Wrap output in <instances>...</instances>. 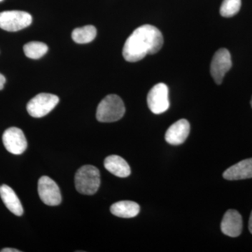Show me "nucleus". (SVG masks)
Instances as JSON below:
<instances>
[{
  "instance_id": "nucleus-23",
  "label": "nucleus",
  "mask_w": 252,
  "mask_h": 252,
  "mask_svg": "<svg viewBox=\"0 0 252 252\" xmlns=\"http://www.w3.org/2000/svg\"><path fill=\"white\" fill-rule=\"evenodd\" d=\"M3 1V0H0V1Z\"/></svg>"
},
{
  "instance_id": "nucleus-12",
  "label": "nucleus",
  "mask_w": 252,
  "mask_h": 252,
  "mask_svg": "<svg viewBox=\"0 0 252 252\" xmlns=\"http://www.w3.org/2000/svg\"><path fill=\"white\" fill-rule=\"evenodd\" d=\"M227 180H240L252 178V158L245 159L230 167L223 174Z\"/></svg>"
},
{
  "instance_id": "nucleus-6",
  "label": "nucleus",
  "mask_w": 252,
  "mask_h": 252,
  "mask_svg": "<svg viewBox=\"0 0 252 252\" xmlns=\"http://www.w3.org/2000/svg\"><path fill=\"white\" fill-rule=\"evenodd\" d=\"M169 91L166 84L160 83L154 86L147 95V104L151 112L155 114L166 112L170 107Z\"/></svg>"
},
{
  "instance_id": "nucleus-21",
  "label": "nucleus",
  "mask_w": 252,
  "mask_h": 252,
  "mask_svg": "<svg viewBox=\"0 0 252 252\" xmlns=\"http://www.w3.org/2000/svg\"><path fill=\"white\" fill-rule=\"evenodd\" d=\"M249 229H250V233L252 234V212L251 215H250V221H249Z\"/></svg>"
},
{
  "instance_id": "nucleus-11",
  "label": "nucleus",
  "mask_w": 252,
  "mask_h": 252,
  "mask_svg": "<svg viewBox=\"0 0 252 252\" xmlns=\"http://www.w3.org/2000/svg\"><path fill=\"white\" fill-rule=\"evenodd\" d=\"M190 132V124L186 119H180L172 124L165 133L167 143L172 145H180L187 140Z\"/></svg>"
},
{
  "instance_id": "nucleus-14",
  "label": "nucleus",
  "mask_w": 252,
  "mask_h": 252,
  "mask_svg": "<svg viewBox=\"0 0 252 252\" xmlns=\"http://www.w3.org/2000/svg\"><path fill=\"white\" fill-rule=\"evenodd\" d=\"M0 196L10 212L16 216H21L23 215L22 204L11 187L6 185H1L0 187Z\"/></svg>"
},
{
  "instance_id": "nucleus-8",
  "label": "nucleus",
  "mask_w": 252,
  "mask_h": 252,
  "mask_svg": "<svg viewBox=\"0 0 252 252\" xmlns=\"http://www.w3.org/2000/svg\"><path fill=\"white\" fill-rule=\"evenodd\" d=\"M232 67L231 56L226 49H220L213 56L210 67V72L214 80L220 85L223 81L225 74Z\"/></svg>"
},
{
  "instance_id": "nucleus-18",
  "label": "nucleus",
  "mask_w": 252,
  "mask_h": 252,
  "mask_svg": "<svg viewBox=\"0 0 252 252\" xmlns=\"http://www.w3.org/2000/svg\"><path fill=\"white\" fill-rule=\"evenodd\" d=\"M241 4V0H223L220 8V14L223 17H232L238 14Z\"/></svg>"
},
{
  "instance_id": "nucleus-1",
  "label": "nucleus",
  "mask_w": 252,
  "mask_h": 252,
  "mask_svg": "<svg viewBox=\"0 0 252 252\" xmlns=\"http://www.w3.org/2000/svg\"><path fill=\"white\" fill-rule=\"evenodd\" d=\"M163 45L162 33L151 25H144L137 28L127 38L123 56L127 62H138L147 55L157 54Z\"/></svg>"
},
{
  "instance_id": "nucleus-13",
  "label": "nucleus",
  "mask_w": 252,
  "mask_h": 252,
  "mask_svg": "<svg viewBox=\"0 0 252 252\" xmlns=\"http://www.w3.org/2000/svg\"><path fill=\"white\" fill-rule=\"evenodd\" d=\"M104 165L106 170L118 177L124 178L130 175V165L119 156L112 155L106 158Z\"/></svg>"
},
{
  "instance_id": "nucleus-4",
  "label": "nucleus",
  "mask_w": 252,
  "mask_h": 252,
  "mask_svg": "<svg viewBox=\"0 0 252 252\" xmlns=\"http://www.w3.org/2000/svg\"><path fill=\"white\" fill-rule=\"evenodd\" d=\"M32 17L22 11H6L0 13V28L4 31L16 32L31 26Z\"/></svg>"
},
{
  "instance_id": "nucleus-2",
  "label": "nucleus",
  "mask_w": 252,
  "mask_h": 252,
  "mask_svg": "<svg viewBox=\"0 0 252 252\" xmlns=\"http://www.w3.org/2000/svg\"><path fill=\"white\" fill-rule=\"evenodd\" d=\"M125 112V106L122 98L117 94H109L99 102L96 118L99 122H115L120 120Z\"/></svg>"
},
{
  "instance_id": "nucleus-17",
  "label": "nucleus",
  "mask_w": 252,
  "mask_h": 252,
  "mask_svg": "<svg viewBox=\"0 0 252 252\" xmlns=\"http://www.w3.org/2000/svg\"><path fill=\"white\" fill-rule=\"evenodd\" d=\"M48 50V46L40 41H31L23 46L25 54L31 59H41L47 53Z\"/></svg>"
},
{
  "instance_id": "nucleus-7",
  "label": "nucleus",
  "mask_w": 252,
  "mask_h": 252,
  "mask_svg": "<svg viewBox=\"0 0 252 252\" xmlns=\"http://www.w3.org/2000/svg\"><path fill=\"white\" fill-rule=\"evenodd\" d=\"M38 193L43 203L49 206H56L62 201L59 186L47 176H42L39 179Z\"/></svg>"
},
{
  "instance_id": "nucleus-22",
  "label": "nucleus",
  "mask_w": 252,
  "mask_h": 252,
  "mask_svg": "<svg viewBox=\"0 0 252 252\" xmlns=\"http://www.w3.org/2000/svg\"><path fill=\"white\" fill-rule=\"evenodd\" d=\"M251 105H252V100H251Z\"/></svg>"
},
{
  "instance_id": "nucleus-20",
  "label": "nucleus",
  "mask_w": 252,
  "mask_h": 252,
  "mask_svg": "<svg viewBox=\"0 0 252 252\" xmlns=\"http://www.w3.org/2000/svg\"><path fill=\"white\" fill-rule=\"evenodd\" d=\"M1 252H20L19 250L16 249L5 248L1 250Z\"/></svg>"
},
{
  "instance_id": "nucleus-5",
  "label": "nucleus",
  "mask_w": 252,
  "mask_h": 252,
  "mask_svg": "<svg viewBox=\"0 0 252 252\" xmlns=\"http://www.w3.org/2000/svg\"><path fill=\"white\" fill-rule=\"evenodd\" d=\"M57 95L50 94H38L27 104V111L31 117L41 118L47 115L59 104Z\"/></svg>"
},
{
  "instance_id": "nucleus-19",
  "label": "nucleus",
  "mask_w": 252,
  "mask_h": 252,
  "mask_svg": "<svg viewBox=\"0 0 252 252\" xmlns=\"http://www.w3.org/2000/svg\"><path fill=\"white\" fill-rule=\"evenodd\" d=\"M5 83H6V78L4 77V75L0 74V91L4 89Z\"/></svg>"
},
{
  "instance_id": "nucleus-16",
  "label": "nucleus",
  "mask_w": 252,
  "mask_h": 252,
  "mask_svg": "<svg viewBox=\"0 0 252 252\" xmlns=\"http://www.w3.org/2000/svg\"><path fill=\"white\" fill-rule=\"evenodd\" d=\"M96 34L97 30L94 26H86L74 29L72 33V38L77 44H88L94 40Z\"/></svg>"
},
{
  "instance_id": "nucleus-10",
  "label": "nucleus",
  "mask_w": 252,
  "mask_h": 252,
  "mask_svg": "<svg viewBox=\"0 0 252 252\" xmlns=\"http://www.w3.org/2000/svg\"><path fill=\"white\" fill-rule=\"evenodd\" d=\"M220 229L223 234L231 238H236L241 234L243 230V219L237 210H229L225 212Z\"/></svg>"
},
{
  "instance_id": "nucleus-3",
  "label": "nucleus",
  "mask_w": 252,
  "mask_h": 252,
  "mask_svg": "<svg viewBox=\"0 0 252 252\" xmlns=\"http://www.w3.org/2000/svg\"><path fill=\"white\" fill-rule=\"evenodd\" d=\"M74 182L78 192L84 195H94L100 186V173L94 165H84L77 170Z\"/></svg>"
},
{
  "instance_id": "nucleus-9",
  "label": "nucleus",
  "mask_w": 252,
  "mask_h": 252,
  "mask_svg": "<svg viewBox=\"0 0 252 252\" xmlns=\"http://www.w3.org/2000/svg\"><path fill=\"white\" fill-rule=\"evenodd\" d=\"M2 141L6 150L15 155L22 154L28 147L26 136L22 130L18 127H9L5 130Z\"/></svg>"
},
{
  "instance_id": "nucleus-15",
  "label": "nucleus",
  "mask_w": 252,
  "mask_h": 252,
  "mask_svg": "<svg viewBox=\"0 0 252 252\" xmlns=\"http://www.w3.org/2000/svg\"><path fill=\"white\" fill-rule=\"evenodd\" d=\"M110 211L118 217L133 218L140 213V207L135 202L124 200L113 204Z\"/></svg>"
}]
</instances>
